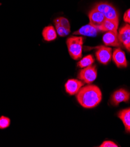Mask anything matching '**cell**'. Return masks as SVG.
<instances>
[{
  "mask_svg": "<svg viewBox=\"0 0 130 147\" xmlns=\"http://www.w3.org/2000/svg\"><path fill=\"white\" fill-rule=\"evenodd\" d=\"M53 22H57L61 25L62 26L66 28L67 29H70V24L68 20L65 17H59L54 20Z\"/></svg>",
  "mask_w": 130,
  "mask_h": 147,
  "instance_id": "d6986e66",
  "label": "cell"
},
{
  "mask_svg": "<svg viewBox=\"0 0 130 147\" xmlns=\"http://www.w3.org/2000/svg\"><path fill=\"white\" fill-rule=\"evenodd\" d=\"M11 120L9 118L5 116L0 117V129H4L10 126Z\"/></svg>",
  "mask_w": 130,
  "mask_h": 147,
  "instance_id": "ac0fdd59",
  "label": "cell"
},
{
  "mask_svg": "<svg viewBox=\"0 0 130 147\" xmlns=\"http://www.w3.org/2000/svg\"><path fill=\"white\" fill-rule=\"evenodd\" d=\"M97 76V70L96 66L91 65L83 68L78 74V79L83 82L90 84L93 82Z\"/></svg>",
  "mask_w": 130,
  "mask_h": 147,
  "instance_id": "277c9868",
  "label": "cell"
},
{
  "mask_svg": "<svg viewBox=\"0 0 130 147\" xmlns=\"http://www.w3.org/2000/svg\"><path fill=\"white\" fill-rule=\"evenodd\" d=\"M42 36L45 41L51 42L55 40L57 38V32L52 25H49L43 28Z\"/></svg>",
  "mask_w": 130,
  "mask_h": 147,
  "instance_id": "5bb4252c",
  "label": "cell"
},
{
  "mask_svg": "<svg viewBox=\"0 0 130 147\" xmlns=\"http://www.w3.org/2000/svg\"><path fill=\"white\" fill-rule=\"evenodd\" d=\"M94 62V59L92 55H89L83 57L79 62H78L77 66L80 68H84L92 65Z\"/></svg>",
  "mask_w": 130,
  "mask_h": 147,
  "instance_id": "2e32d148",
  "label": "cell"
},
{
  "mask_svg": "<svg viewBox=\"0 0 130 147\" xmlns=\"http://www.w3.org/2000/svg\"><path fill=\"white\" fill-rule=\"evenodd\" d=\"M103 41L107 46L120 48L122 45L119 39L118 32H107L103 36Z\"/></svg>",
  "mask_w": 130,
  "mask_h": 147,
  "instance_id": "30bf717a",
  "label": "cell"
},
{
  "mask_svg": "<svg viewBox=\"0 0 130 147\" xmlns=\"http://www.w3.org/2000/svg\"><path fill=\"white\" fill-rule=\"evenodd\" d=\"M118 117L123 121L125 131L130 133V108L120 111L118 113Z\"/></svg>",
  "mask_w": 130,
  "mask_h": 147,
  "instance_id": "4fadbf2b",
  "label": "cell"
},
{
  "mask_svg": "<svg viewBox=\"0 0 130 147\" xmlns=\"http://www.w3.org/2000/svg\"><path fill=\"white\" fill-rule=\"evenodd\" d=\"M112 58V61L118 67H126L127 66L125 54L120 48H117L114 51Z\"/></svg>",
  "mask_w": 130,
  "mask_h": 147,
  "instance_id": "8fae6325",
  "label": "cell"
},
{
  "mask_svg": "<svg viewBox=\"0 0 130 147\" xmlns=\"http://www.w3.org/2000/svg\"><path fill=\"white\" fill-rule=\"evenodd\" d=\"M118 36L121 45L130 52V24H125L120 29Z\"/></svg>",
  "mask_w": 130,
  "mask_h": 147,
  "instance_id": "8992f818",
  "label": "cell"
},
{
  "mask_svg": "<svg viewBox=\"0 0 130 147\" xmlns=\"http://www.w3.org/2000/svg\"><path fill=\"white\" fill-rule=\"evenodd\" d=\"M130 98V93L121 89L115 91L111 97V102L113 106H117L121 102H127Z\"/></svg>",
  "mask_w": 130,
  "mask_h": 147,
  "instance_id": "52a82bcc",
  "label": "cell"
},
{
  "mask_svg": "<svg viewBox=\"0 0 130 147\" xmlns=\"http://www.w3.org/2000/svg\"><path fill=\"white\" fill-rule=\"evenodd\" d=\"M55 28H56V31L57 32V34H58L59 36L61 37H65L68 35L70 32V29H67L66 28L62 26L59 24L57 22H54Z\"/></svg>",
  "mask_w": 130,
  "mask_h": 147,
  "instance_id": "e0dca14e",
  "label": "cell"
},
{
  "mask_svg": "<svg viewBox=\"0 0 130 147\" xmlns=\"http://www.w3.org/2000/svg\"><path fill=\"white\" fill-rule=\"evenodd\" d=\"M112 49L111 48L101 47L96 52L97 61L103 65H107L112 58Z\"/></svg>",
  "mask_w": 130,
  "mask_h": 147,
  "instance_id": "5b68a950",
  "label": "cell"
},
{
  "mask_svg": "<svg viewBox=\"0 0 130 147\" xmlns=\"http://www.w3.org/2000/svg\"><path fill=\"white\" fill-rule=\"evenodd\" d=\"M79 103L85 109H92L99 105L102 99V93L100 88L93 84L82 87L76 94Z\"/></svg>",
  "mask_w": 130,
  "mask_h": 147,
  "instance_id": "6da1fadb",
  "label": "cell"
},
{
  "mask_svg": "<svg viewBox=\"0 0 130 147\" xmlns=\"http://www.w3.org/2000/svg\"><path fill=\"white\" fill-rule=\"evenodd\" d=\"M99 31L100 30L97 28L89 23V24L83 26L79 29H78L77 31L74 32L73 35L94 37L97 35Z\"/></svg>",
  "mask_w": 130,
  "mask_h": 147,
  "instance_id": "7c38bea8",
  "label": "cell"
},
{
  "mask_svg": "<svg viewBox=\"0 0 130 147\" xmlns=\"http://www.w3.org/2000/svg\"><path fill=\"white\" fill-rule=\"evenodd\" d=\"M94 8L102 12L107 20H112L119 22V14L113 5L107 2H100L96 3Z\"/></svg>",
  "mask_w": 130,
  "mask_h": 147,
  "instance_id": "3957f363",
  "label": "cell"
},
{
  "mask_svg": "<svg viewBox=\"0 0 130 147\" xmlns=\"http://www.w3.org/2000/svg\"><path fill=\"white\" fill-rule=\"evenodd\" d=\"M66 44L70 57L74 60H79L82 57L83 38L70 36L67 38Z\"/></svg>",
  "mask_w": 130,
  "mask_h": 147,
  "instance_id": "7a4b0ae2",
  "label": "cell"
},
{
  "mask_svg": "<svg viewBox=\"0 0 130 147\" xmlns=\"http://www.w3.org/2000/svg\"><path fill=\"white\" fill-rule=\"evenodd\" d=\"M100 147H118L117 144L111 141H105L100 146Z\"/></svg>",
  "mask_w": 130,
  "mask_h": 147,
  "instance_id": "ffe728a7",
  "label": "cell"
},
{
  "mask_svg": "<svg viewBox=\"0 0 130 147\" xmlns=\"http://www.w3.org/2000/svg\"><path fill=\"white\" fill-rule=\"evenodd\" d=\"M88 17L90 20V24L98 29L106 20L104 15L94 8L90 11Z\"/></svg>",
  "mask_w": 130,
  "mask_h": 147,
  "instance_id": "ba28073f",
  "label": "cell"
},
{
  "mask_svg": "<svg viewBox=\"0 0 130 147\" xmlns=\"http://www.w3.org/2000/svg\"><path fill=\"white\" fill-rule=\"evenodd\" d=\"M119 27V22H115L110 20H106L104 23L101 25L98 29L103 31H112L117 32Z\"/></svg>",
  "mask_w": 130,
  "mask_h": 147,
  "instance_id": "9a60e30c",
  "label": "cell"
},
{
  "mask_svg": "<svg viewBox=\"0 0 130 147\" xmlns=\"http://www.w3.org/2000/svg\"><path fill=\"white\" fill-rule=\"evenodd\" d=\"M123 18H124V21L126 23H127V24H130V8L128 9L124 13Z\"/></svg>",
  "mask_w": 130,
  "mask_h": 147,
  "instance_id": "44dd1931",
  "label": "cell"
},
{
  "mask_svg": "<svg viewBox=\"0 0 130 147\" xmlns=\"http://www.w3.org/2000/svg\"><path fill=\"white\" fill-rule=\"evenodd\" d=\"M1 3H0V6H1Z\"/></svg>",
  "mask_w": 130,
  "mask_h": 147,
  "instance_id": "7402d4cb",
  "label": "cell"
},
{
  "mask_svg": "<svg viewBox=\"0 0 130 147\" xmlns=\"http://www.w3.org/2000/svg\"><path fill=\"white\" fill-rule=\"evenodd\" d=\"M84 85V82L80 80L69 79L65 84V90L70 95L76 94Z\"/></svg>",
  "mask_w": 130,
  "mask_h": 147,
  "instance_id": "9c48e42d",
  "label": "cell"
}]
</instances>
